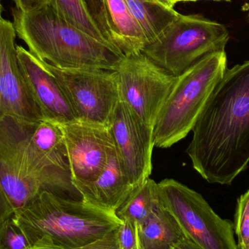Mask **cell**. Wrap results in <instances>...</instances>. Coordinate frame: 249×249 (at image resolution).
Returning <instances> with one entry per match:
<instances>
[{
  "label": "cell",
  "instance_id": "1",
  "mask_svg": "<svg viewBox=\"0 0 249 249\" xmlns=\"http://www.w3.org/2000/svg\"><path fill=\"white\" fill-rule=\"evenodd\" d=\"M0 184L15 212L43 191L83 200L71 183L60 124L0 118Z\"/></svg>",
  "mask_w": 249,
  "mask_h": 249
},
{
  "label": "cell",
  "instance_id": "2",
  "mask_svg": "<svg viewBox=\"0 0 249 249\" xmlns=\"http://www.w3.org/2000/svg\"><path fill=\"white\" fill-rule=\"evenodd\" d=\"M187 149L211 184L231 185L249 163V60L227 69L193 127Z\"/></svg>",
  "mask_w": 249,
  "mask_h": 249
},
{
  "label": "cell",
  "instance_id": "3",
  "mask_svg": "<svg viewBox=\"0 0 249 249\" xmlns=\"http://www.w3.org/2000/svg\"><path fill=\"white\" fill-rule=\"evenodd\" d=\"M16 35L35 56L62 70L115 71L124 55L116 48L70 24L46 4L31 11L12 8Z\"/></svg>",
  "mask_w": 249,
  "mask_h": 249
},
{
  "label": "cell",
  "instance_id": "4",
  "mask_svg": "<svg viewBox=\"0 0 249 249\" xmlns=\"http://www.w3.org/2000/svg\"><path fill=\"white\" fill-rule=\"evenodd\" d=\"M14 217L31 248H78L103 238L123 223L115 212L47 191L15 212Z\"/></svg>",
  "mask_w": 249,
  "mask_h": 249
},
{
  "label": "cell",
  "instance_id": "5",
  "mask_svg": "<svg viewBox=\"0 0 249 249\" xmlns=\"http://www.w3.org/2000/svg\"><path fill=\"white\" fill-rule=\"evenodd\" d=\"M227 67L226 52L222 51L204 58L177 77L154 124L155 146L171 147L193 130Z\"/></svg>",
  "mask_w": 249,
  "mask_h": 249
},
{
  "label": "cell",
  "instance_id": "6",
  "mask_svg": "<svg viewBox=\"0 0 249 249\" xmlns=\"http://www.w3.org/2000/svg\"><path fill=\"white\" fill-rule=\"evenodd\" d=\"M229 37L222 23L199 15L179 14L142 53L178 77L204 58L225 51Z\"/></svg>",
  "mask_w": 249,
  "mask_h": 249
},
{
  "label": "cell",
  "instance_id": "7",
  "mask_svg": "<svg viewBox=\"0 0 249 249\" xmlns=\"http://www.w3.org/2000/svg\"><path fill=\"white\" fill-rule=\"evenodd\" d=\"M158 188L161 203L186 237L203 249H238L233 222L221 218L201 195L172 178Z\"/></svg>",
  "mask_w": 249,
  "mask_h": 249
},
{
  "label": "cell",
  "instance_id": "8",
  "mask_svg": "<svg viewBox=\"0 0 249 249\" xmlns=\"http://www.w3.org/2000/svg\"><path fill=\"white\" fill-rule=\"evenodd\" d=\"M45 62L61 86L77 121L110 127L121 103L115 71L62 70Z\"/></svg>",
  "mask_w": 249,
  "mask_h": 249
},
{
  "label": "cell",
  "instance_id": "9",
  "mask_svg": "<svg viewBox=\"0 0 249 249\" xmlns=\"http://www.w3.org/2000/svg\"><path fill=\"white\" fill-rule=\"evenodd\" d=\"M121 102L154 128L177 77L143 53L124 56L115 70Z\"/></svg>",
  "mask_w": 249,
  "mask_h": 249
},
{
  "label": "cell",
  "instance_id": "10",
  "mask_svg": "<svg viewBox=\"0 0 249 249\" xmlns=\"http://www.w3.org/2000/svg\"><path fill=\"white\" fill-rule=\"evenodd\" d=\"M60 126L64 133L71 183L80 193L106 167L115 149L112 132L109 126L77 121Z\"/></svg>",
  "mask_w": 249,
  "mask_h": 249
},
{
  "label": "cell",
  "instance_id": "11",
  "mask_svg": "<svg viewBox=\"0 0 249 249\" xmlns=\"http://www.w3.org/2000/svg\"><path fill=\"white\" fill-rule=\"evenodd\" d=\"M115 149L130 182L137 187L152 171L153 127L121 102L110 125Z\"/></svg>",
  "mask_w": 249,
  "mask_h": 249
},
{
  "label": "cell",
  "instance_id": "12",
  "mask_svg": "<svg viewBox=\"0 0 249 249\" xmlns=\"http://www.w3.org/2000/svg\"><path fill=\"white\" fill-rule=\"evenodd\" d=\"M13 23L0 18V118L12 115L29 121L44 120L23 77Z\"/></svg>",
  "mask_w": 249,
  "mask_h": 249
},
{
  "label": "cell",
  "instance_id": "13",
  "mask_svg": "<svg viewBox=\"0 0 249 249\" xmlns=\"http://www.w3.org/2000/svg\"><path fill=\"white\" fill-rule=\"evenodd\" d=\"M16 49L23 77L44 120L58 124L77 121L64 91L45 61L20 45Z\"/></svg>",
  "mask_w": 249,
  "mask_h": 249
},
{
  "label": "cell",
  "instance_id": "14",
  "mask_svg": "<svg viewBox=\"0 0 249 249\" xmlns=\"http://www.w3.org/2000/svg\"><path fill=\"white\" fill-rule=\"evenodd\" d=\"M104 36L124 56L142 53L147 42L124 0H86Z\"/></svg>",
  "mask_w": 249,
  "mask_h": 249
},
{
  "label": "cell",
  "instance_id": "15",
  "mask_svg": "<svg viewBox=\"0 0 249 249\" xmlns=\"http://www.w3.org/2000/svg\"><path fill=\"white\" fill-rule=\"evenodd\" d=\"M134 188L115 146L105 169L80 193L86 203L115 213Z\"/></svg>",
  "mask_w": 249,
  "mask_h": 249
},
{
  "label": "cell",
  "instance_id": "16",
  "mask_svg": "<svg viewBox=\"0 0 249 249\" xmlns=\"http://www.w3.org/2000/svg\"><path fill=\"white\" fill-rule=\"evenodd\" d=\"M138 232L141 249H169L184 236L178 222L160 200L151 214L138 225Z\"/></svg>",
  "mask_w": 249,
  "mask_h": 249
},
{
  "label": "cell",
  "instance_id": "17",
  "mask_svg": "<svg viewBox=\"0 0 249 249\" xmlns=\"http://www.w3.org/2000/svg\"><path fill=\"white\" fill-rule=\"evenodd\" d=\"M133 18L146 38L147 45L155 42L180 13L159 0H124Z\"/></svg>",
  "mask_w": 249,
  "mask_h": 249
},
{
  "label": "cell",
  "instance_id": "18",
  "mask_svg": "<svg viewBox=\"0 0 249 249\" xmlns=\"http://www.w3.org/2000/svg\"><path fill=\"white\" fill-rule=\"evenodd\" d=\"M158 183L150 178L133 189L115 212L121 221L139 225L153 212L159 203Z\"/></svg>",
  "mask_w": 249,
  "mask_h": 249
},
{
  "label": "cell",
  "instance_id": "19",
  "mask_svg": "<svg viewBox=\"0 0 249 249\" xmlns=\"http://www.w3.org/2000/svg\"><path fill=\"white\" fill-rule=\"evenodd\" d=\"M48 4L70 24L99 40L108 42L90 14L86 0H49Z\"/></svg>",
  "mask_w": 249,
  "mask_h": 249
},
{
  "label": "cell",
  "instance_id": "20",
  "mask_svg": "<svg viewBox=\"0 0 249 249\" xmlns=\"http://www.w3.org/2000/svg\"><path fill=\"white\" fill-rule=\"evenodd\" d=\"M30 249V244L14 215L0 225V249Z\"/></svg>",
  "mask_w": 249,
  "mask_h": 249
},
{
  "label": "cell",
  "instance_id": "21",
  "mask_svg": "<svg viewBox=\"0 0 249 249\" xmlns=\"http://www.w3.org/2000/svg\"><path fill=\"white\" fill-rule=\"evenodd\" d=\"M233 224L238 249H249V190L238 199Z\"/></svg>",
  "mask_w": 249,
  "mask_h": 249
},
{
  "label": "cell",
  "instance_id": "22",
  "mask_svg": "<svg viewBox=\"0 0 249 249\" xmlns=\"http://www.w3.org/2000/svg\"><path fill=\"white\" fill-rule=\"evenodd\" d=\"M117 238L118 249H141L138 227L132 222L123 221Z\"/></svg>",
  "mask_w": 249,
  "mask_h": 249
},
{
  "label": "cell",
  "instance_id": "23",
  "mask_svg": "<svg viewBox=\"0 0 249 249\" xmlns=\"http://www.w3.org/2000/svg\"><path fill=\"white\" fill-rule=\"evenodd\" d=\"M118 230L112 231L103 238L91 243L89 245L83 246L78 248L72 249H118ZM30 249H57L47 248V247H32Z\"/></svg>",
  "mask_w": 249,
  "mask_h": 249
},
{
  "label": "cell",
  "instance_id": "24",
  "mask_svg": "<svg viewBox=\"0 0 249 249\" xmlns=\"http://www.w3.org/2000/svg\"><path fill=\"white\" fill-rule=\"evenodd\" d=\"M14 215V210L0 184V225Z\"/></svg>",
  "mask_w": 249,
  "mask_h": 249
},
{
  "label": "cell",
  "instance_id": "25",
  "mask_svg": "<svg viewBox=\"0 0 249 249\" xmlns=\"http://www.w3.org/2000/svg\"><path fill=\"white\" fill-rule=\"evenodd\" d=\"M16 7L23 12L31 11L43 7L49 3V0H13Z\"/></svg>",
  "mask_w": 249,
  "mask_h": 249
},
{
  "label": "cell",
  "instance_id": "26",
  "mask_svg": "<svg viewBox=\"0 0 249 249\" xmlns=\"http://www.w3.org/2000/svg\"><path fill=\"white\" fill-rule=\"evenodd\" d=\"M169 249H203L197 245L193 240L187 238L185 235L180 238L176 244H174Z\"/></svg>",
  "mask_w": 249,
  "mask_h": 249
},
{
  "label": "cell",
  "instance_id": "27",
  "mask_svg": "<svg viewBox=\"0 0 249 249\" xmlns=\"http://www.w3.org/2000/svg\"><path fill=\"white\" fill-rule=\"evenodd\" d=\"M160 1L169 7H174L177 4V0H159Z\"/></svg>",
  "mask_w": 249,
  "mask_h": 249
},
{
  "label": "cell",
  "instance_id": "28",
  "mask_svg": "<svg viewBox=\"0 0 249 249\" xmlns=\"http://www.w3.org/2000/svg\"><path fill=\"white\" fill-rule=\"evenodd\" d=\"M200 1V0H177V4L178 2H187V1ZM213 1H231V0H213Z\"/></svg>",
  "mask_w": 249,
  "mask_h": 249
},
{
  "label": "cell",
  "instance_id": "29",
  "mask_svg": "<svg viewBox=\"0 0 249 249\" xmlns=\"http://www.w3.org/2000/svg\"><path fill=\"white\" fill-rule=\"evenodd\" d=\"M3 7L1 5V0H0V18H1V13H2Z\"/></svg>",
  "mask_w": 249,
  "mask_h": 249
},
{
  "label": "cell",
  "instance_id": "30",
  "mask_svg": "<svg viewBox=\"0 0 249 249\" xmlns=\"http://www.w3.org/2000/svg\"></svg>",
  "mask_w": 249,
  "mask_h": 249
}]
</instances>
